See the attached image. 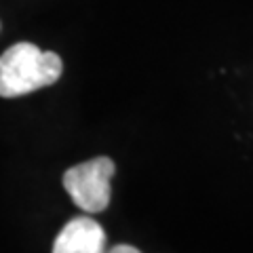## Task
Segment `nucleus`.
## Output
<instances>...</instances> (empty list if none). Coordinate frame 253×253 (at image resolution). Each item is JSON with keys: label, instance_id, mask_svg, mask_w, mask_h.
I'll list each match as a JSON object with an SVG mask.
<instances>
[{"label": "nucleus", "instance_id": "f257e3e1", "mask_svg": "<svg viewBox=\"0 0 253 253\" xmlns=\"http://www.w3.org/2000/svg\"><path fill=\"white\" fill-rule=\"evenodd\" d=\"M63 72L61 57L32 42H17L0 55V97H21L51 86Z\"/></svg>", "mask_w": 253, "mask_h": 253}, {"label": "nucleus", "instance_id": "f03ea898", "mask_svg": "<svg viewBox=\"0 0 253 253\" xmlns=\"http://www.w3.org/2000/svg\"><path fill=\"white\" fill-rule=\"evenodd\" d=\"M112 175L114 163L108 156H97L63 173V188L76 207L86 213H101L112 196Z\"/></svg>", "mask_w": 253, "mask_h": 253}, {"label": "nucleus", "instance_id": "20e7f679", "mask_svg": "<svg viewBox=\"0 0 253 253\" xmlns=\"http://www.w3.org/2000/svg\"><path fill=\"white\" fill-rule=\"evenodd\" d=\"M106 253H141V251H137L135 247H129V245H116V247H112Z\"/></svg>", "mask_w": 253, "mask_h": 253}, {"label": "nucleus", "instance_id": "7ed1b4c3", "mask_svg": "<svg viewBox=\"0 0 253 253\" xmlns=\"http://www.w3.org/2000/svg\"><path fill=\"white\" fill-rule=\"evenodd\" d=\"M106 232L93 217H74L61 228L53 253H106Z\"/></svg>", "mask_w": 253, "mask_h": 253}]
</instances>
